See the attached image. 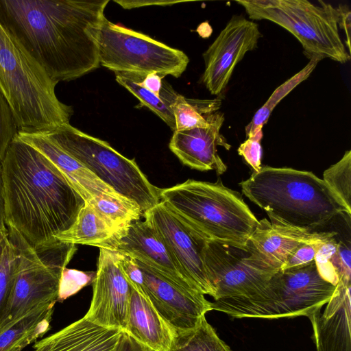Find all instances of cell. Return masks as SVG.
<instances>
[{"instance_id": "obj_1", "label": "cell", "mask_w": 351, "mask_h": 351, "mask_svg": "<svg viewBox=\"0 0 351 351\" xmlns=\"http://www.w3.org/2000/svg\"><path fill=\"white\" fill-rule=\"evenodd\" d=\"M108 0H0V23L55 83L98 68Z\"/></svg>"}, {"instance_id": "obj_2", "label": "cell", "mask_w": 351, "mask_h": 351, "mask_svg": "<svg viewBox=\"0 0 351 351\" xmlns=\"http://www.w3.org/2000/svg\"><path fill=\"white\" fill-rule=\"evenodd\" d=\"M1 165L7 227L36 246L73 224L86 201L41 153L14 137Z\"/></svg>"}, {"instance_id": "obj_3", "label": "cell", "mask_w": 351, "mask_h": 351, "mask_svg": "<svg viewBox=\"0 0 351 351\" xmlns=\"http://www.w3.org/2000/svg\"><path fill=\"white\" fill-rule=\"evenodd\" d=\"M239 184L271 222L315 231L341 213L351 215L324 180L310 171L264 166Z\"/></svg>"}, {"instance_id": "obj_4", "label": "cell", "mask_w": 351, "mask_h": 351, "mask_svg": "<svg viewBox=\"0 0 351 351\" xmlns=\"http://www.w3.org/2000/svg\"><path fill=\"white\" fill-rule=\"evenodd\" d=\"M56 85L0 23V90L19 131L45 132L69 123L73 108L58 99Z\"/></svg>"}, {"instance_id": "obj_5", "label": "cell", "mask_w": 351, "mask_h": 351, "mask_svg": "<svg viewBox=\"0 0 351 351\" xmlns=\"http://www.w3.org/2000/svg\"><path fill=\"white\" fill-rule=\"evenodd\" d=\"M160 201L206 241L245 247L258 220L241 194L215 182L189 179L160 189Z\"/></svg>"}, {"instance_id": "obj_6", "label": "cell", "mask_w": 351, "mask_h": 351, "mask_svg": "<svg viewBox=\"0 0 351 351\" xmlns=\"http://www.w3.org/2000/svg\"><path fill=\"white\" fill-rule=\"evenodd\" d=\"M336 286L322 277L314 261L302 267L279 270L256 294L214 300L210 307L211 311L237 318L308 317L330 300Z\"/></svg>"}, {"instance_id": "obj_7", "label": "cell", "mask_w": 351, "mask_h": 351, "mask_svg": "<svg viewBox=\"0 0 351 351\" xmlns=\"http://www.w3.org/2000/svg\"><path fill=\"white\" fill-rule=\"evenodd\" d=\"M8 238L17 251L12 289L0 327L40 308L56 304L60 280L77 247L54 239L33 246L12 227Z\"/></svg>"}, {"instance_id": "obj_8", "label": "cell", "mask_w": 351, "mask_h": 351, "mask_svg": "<svg viewBox=\"0 0 351 351\" xmlns=\"http://www.w3.org/2000/svg\"><path fill=\"white\" fill-rule=\"evenodd\" d=\"M252 20H268L285 28L300 43L306 57L319 62L330 58L340 63L350 54L340 37L339 11L330 3L307 0L238 1Z\"/></svg>"}, {"instance_id": "obj_9", "label": "cell", "mask_w": 351, "mask_h": 351, "mask_svg": "<svg viewBox=\"0 0 351 351\" xmlns=\"http://www.w3.org/2000/svg\"><path fill=\"white\" fill-rule=\"evenodd\" d=\"M119 195L135 202L143 215L160 202L153 185L134 159L121 154L108 143L88 135L70 123L42 132Z\"/></svg>"}, {"instance_id": "obj_10", "label": "cell", "mask_w": 351, "mask_h": 351, "mask_svg": "<svg viewBox=\"0 0 351 351\" xmlns=\"http://www.w3.org/2000/svg\"><path fill=\"white\" fill-rule=\"evenodd\" d=\"M99 65L116 72L179 77L189 62L181 50L104 19L98 32Z\"/></svg>"}, {"instance_id": "obj_11", "label": "cell", "mask_w": 351, "mask_h": 351, "mask_svg": "<svg viewBox=\"0 0 351 351\" xmlns=\"http://www.w3.org/2000/svg\"><path fill=\"white\" fill-rule=\"evenodd\" d=\"M203 257L214 300L245 298L263 289L278 271L267 267L246 247L206 241Z\"/></svg>"}, {"instance_id": "obj_12", "label": "cell", "mask_w": 351, "mask_h": 351, "mask_svg": "<svg viewBox=\"0 0 351 351\" xmlns=\"http://www.w3.org/2000/svg\"><path fill=\"white\" fill-rule=\"evenodd\" d=\"M143 217L171 250L195 287L202 294L214 298L203 257L206 240L162 201Z\"/></svg>"}, {"instance_id": "obj_13", "label": "cell", "mask_w": 351, "mask_h": 351, "mask_svg": "<svg viewBox=\"0 0 351 351\" xmlns=\"http://www.w3.org/2000/svg\"><path fill=\"white\" fill-rule=\"evenodd\" d=\"M136 261L142 271L143 280L139 286L133 285L176 332L195 328L206 313L211 311L210 302L202 293L185 289Z\"/></svg>"}, {"instance_id": "obj_14", "label": "cell", "mask_w": 351, "mask_h": 351, "mask_svg": "<svg viewBox=\"0 0 351 351\" xmlns=\"http://www.w3.org/2000/svg\"><path fill=\"white\" fill-rule=\"evenodd\" d=\"M261 36L257 23L243 16H232L203 53L202 82L211 95L219 96L224 91L237 64L257 47Z\"/></svg>"}, {"instance_id": "obj_15", "label": "cell", "mask_w": 351, "mask_h": 351, "mask_svg": "<svg viewBox=\"0 0 351 351\" xmlns=\"http://www.w3.org/2000/svg\"><path fill=\"white\" fill-rule=\"evenodd\" d=\"M131 287L121 267L119 253L99 248L93 298L84 317L99 326L124 330Z\"/></svg>"}, {"instance_id": "obj_16", "label": "cell", "mask_w": 351, "mask_h": 351, "mask_svg": "<svg viewBox=\"0 0 351 351\" xmlns=\"http://www.w3.org/2000/svg\"><path fill=\"white\" fill-rule=\"evenodd\" d=\"M105 249L130 256L177 285L189 291L200 292L165 241L146 220L133 223L123 234L111 241Z\"/></svg>"}, {"instance_id": "obj_17", "label": "cell", "mask_w": 351, "mask_h": 351, "mask_svg": "<svg viewBox=\"0 0 351 351\" xmlns=\"http://www.w3.org/2000/svg\"><path fill=\"white\" fill-rule=\"evenodd\" d=\"M337 233L335 230L310 231L264 218L258 221L246 247L267 267L279 271L301 244L327 240Z\"/></svg>"}, {"instance_id": "obj_18", "label": "cell", "mask_w": 351, "mask_h": 351, "mask_svg": "<svg viewBox=\"0 0 351 351\" xmlns=\"http://www.w3.org/2000/svg\"><path fill=\"white\" fill-rule=\"evenodd\" d=\"M224 121L223 114L215 112L207 127L175 130L169 147L182 164L199 171L214 170L223 174L227 166L217 153V147L229 150V145L220 130Z\"/></svg>"}, {"instance_id": "obj_19", "label": "cell", "mask_w": 351, "mask_h": 351, "mask_svg": "<svg viewBox=\"0 0 351 351\" xmlns=\"http://www.w3.org/2000/svg\"><path fill=\"white\" fill-rule=\"evenodd\" d=\"M351 281L339 280L330 300L308 318L317 351H351Z\"/></svg>"}, {"instance_id": "obj_20", "label": "cell", "mask_w": 351, "mask_h": 351, "mask_svg": "<svg viewBox=\"0 0 351 351\" xmlns=\"http://www.w3.org/2000/svg\"><path fill=\"white\" fill-rule=\"evenodd\" d=\"M123 330L99 326L84 316L36 341L34 351H117Z\"/></svg>"}, {"instance_id": "obj_21", "label": "cell", "mask_w": 351, "mask_h": 351, "mask_svg": "<svg viewBox=\"0 0 351 351\" xmlns=\"http://www.w3.org/2000/svg\"><path fill=\"white\" fill-rule=\"evenodd\" d=\"M15 137L36 149L51 161L65 176L86 202L102 194L122 197L100 181L82 163L42 132L19 131Z\"/></svg>"}, {"instance_id": "obj_22", "label": "cell", "mask_w": 351, "mask_h": 351, "mask_svg": "<svg viewBox=\"0 0 351 351\" xmlns=\"http://www.w3.org/2000/svg\"><path fill=\"white\" fill-rule=\"evenodd\" d=\"M131 287L124 331L152 351H168L176 335V331L140 291L132 284Z\"/></svg>"}, {"instance_id": "obj_23", "label": "cell", "mask_w": 351, "mask_h": 351, "mask_svg": "<svg viewBox=\"0 0 351 351\" xmlns=\"http://www.w3.org/2000/svg\"><path fill=\"white\" fill-rule=\"evenodd\" d=\"M55 304L47 306L0 327V351H22L50 328Z\"/></svg>"}, {"instance_id": "obj_24", "label": "cell", "mask_w": 351, "mask_h": 351, "mask_svg": "<svg viewBox=\"0 0 351 351\" xmlns=\"http://www.w3.org/2000/svg\"><path fill=\"white\" fill-rule=\"evenodd\" d=\"M53 238L74 245H87L106 248L117 234L105 220L86 202L73 224Z\"/></svg>"}, {"instance_id": "obj_25", "label": "cell", "mask_w": 351, "mask_h": 351, "mask_svg": "<svg viewBox=\"0 0 351 351\" xmlns=\"http://www.w3.org/2000/svg\"><path fill=\"white\" fill-rule=\"evenodd\" d=\"M116 81L135 96L142 106L158 116L172 130H176V121L171 106L179 94L166 81L162 82L160 95L141 86L138 80L142 75L116 72Z\"/></svg>"}, {"instance_id": "obj_26", "label": "cell", "mask_w": 351, "mask_h": 351, "mask_svg": "<svg viewBox=\"0 0 351 351\" xmlns=\"http://www.w3.org/2000/svg\"><path fill=\"white\" fill-rule=\"evenodd\" d=\"M86 202L112 228L117 238L123 234L133 223L143 216L135 202L123 197L102 194L93 197Z\"/></svg>"}, {"instance_id": "obj_27", "label": "cell", "mask_w": 351, "mask_h": 351, "mask_svg": "<svg viewBox=\"0 0 351 351\" xmlns=\"http://www.w3.org/2000/svg\"><path fill=\"white\" fill-rule=\"evenodd\" d=\"M221 104V101L219 98L188 99L179 94L171 106L176 130L208 126L213 114L219 111Z\"/></svg>"}, {"instance_id": "obj_28", "label": "cell", "mask_w": 351, "mask_h": 351, "mask_svg": "<svg viewBox=\"0 0 351 351\" xmlns=\"http://www.w3.org/2000/svg\"><path fill=\"white\" fill-rule=\"evenodd\" d=\"M168 351H232L204 317L194 328L176 332Z\"/></svg>"}, {"instance_id": "obj_29", "label": "cell", "mask_w": 351, "mask_h": 351, "mask_svg": "<svg viewBox=\"0 0 351 351\" xmlns=\"http://www.w3.org/2000/svg\"><path fill=\"white\" fill-rule=\"evenodd\" d=\"M317 61L310 60L308 64L296 75L278 86L267 102L256 111L251 122L245 127L246 136H254L261 132L276 106L300 82L306 80L315 69Z\"/></svg>"}, {"instance_id": "obj_30", "label": "cell", "mask_w": 351, "mask_h": 351, "mask_svg": "<svg viewBox=\"0 0 351 351\" xmlns=\"http://www.w3.org/2000/svg\"><path fill=\"white\" fill-rule=\"evenodd\" d=\"M324 182L351 213V151L323 173Z\"/></svg>"}, {"instance_id": "obj_31", "label": "cell", "mask_w": 351, "mask_h": 351, "mask_svg": "<svg viewBox=\"0 0 351 351\" xmlns=\"http://www.w3.org/2000/svg\"><path fill=\"white\" fill-rule=\"evenodd\" d=\"M17 258L16 249L8 236L0 251V323L12 289Z\"/></svg>"}, {"instance_id": "obj_32", "label": "cell", "mask_w": 351, "mask_h": 351, "mask_svg": "<svg viewBox=\"0 0 351 351\" xmlns=\"http://www.w3.org/2000/svg\"><path fill=\"white\" fill-rule=\"evenodd\" d=\"M96 272L82 271L65 267L61 274L58 302H62L84 287L93 283Z\"/></svg>"}, {"instance_id": "obj_33", "label": "cell", "mask_w": 351, "mask_h": 351, "mask_svg": "<svg viewBox=\"0 0 351 351\" xmlns=\"http://www.w3.org/2000/svg\"><path fill=\"white\" fill-rule=\"evenodd\" d=\"M18 132L10 107L0 90V162Z\"/></svg>"}, {"instance_id": "obj_34", "label": "cell", "mask_w": 351, "mask_h": 351, "mask_svg": "<svg viewBox=\"0 0 351 351\" xmlns=\"http://www.w3.org/2000/svg\"><path fill=\"white\" fill-rule=\"evenodd\" d=\"M337 234L324 242L315 256V263L319 273L323 278L334 285H337L339 279L330 267V258L338 247Z\"/></svg>"}, {"instance_id": "obj_35", "label": "cell", "mask_w": 351, "mask_h": 351, "mask_svg": "<svg viewBox=\"0 0 351 351\" xmlns=\"http://www.w3.org/2000/svg\"><path fill=\"white\" fill-rule=\"evenodd\" d=\"M350 245V239H338L337 249L330 258V267L339 280L351 281Z\"/></svg>"}, {"instance_id": "obj_36", "label": "cell", "mask_w": 351, "mask_h": 351, "mask_svg": "<svg viewBox=\"0 0 351 351\" xmlns=\"http://www.w3.org/2000/svg\"><path fill=\"white\" fill-rule=\"evenodd\" d=\"M327 240L301 244L287 258L280 270L302 267L314 261L318 250Z\"/></svg>"}, {"instance_id": "obj_37", "label": "cell", "mask_w": 351, "mask_h": 351, "mask_svg": "<svg viewBox=\"0 0 351 351\" xmlns=\"http://www.w3.org/2000/svg\"><path fill=\"white\" fill-rule=\"evenodd\" d=\"M262 138L263 131L247 137L238 148L239 154L252 167L254 171H258L261 168L262 148L261 141Z\"/></svg>"}, {"instance_id": "obj_38", "label": "cell", "mask_w": 351, "mask_h": 351, "mask_svg": "<svg viewBox=\"0 0 351 351\" xmlns=\"http://www.w3.org/2000/svg\"><path fill=\"white\" fill-rule=\"evenodd\" d=\"M339 11V28L344 31L346 36V47L350 54V31H351V12L345 5H339L337 7Z\"/></svg>"}, {"instance_id": "obj_39", "label": "cell", "mask_w": 351, "mask_h": 351, "mask_svg": "<svg viewBox=\"0 0 351 351\" xmlns=\"http://www.w3.org/2000/svg\"><path fill=\"white\" fill-rule=\"evenodd\" d=\"M163 77L158 73H152L146 75H141L138 80V84L141 86L160 96Z\"/></svg>"}, {"instance_id": "obj_40", "label": "cell", "mask_w": 351, "mask_h": 351, "mask_svg": "<svg viewBox=\"0 0 351 351\" xmlns=\"http://www.w3.org/2000/svg\"><path fill=\"white\" fill-rule=\"evenodd\" d=\"M117 351H152L128 332L123 330Z\"/></svg>"}, {"instance_id": "obj_41", "label": "cell", "mask_w": 351, "mask_h": 351, "mask_svg": "<svg viewBox=\"0 0 351 351\" xmlns=\"http://www.w3.org/2000/svg\"><path fill=\"white\" fill-rule=\"evenodd\" d=\"M115 3L119 4L125 9H131L134 8L148 6V5H171L178 1H114Z\"/></svg>"}, {"instance_id": "obj_42", "label": "cell", "mask_w": 351, "mask_h": 351, "mask_svg": "<svg viewBox=\"0 0 351 351\" xmlns=\"http://www.w3.org/2000/svg\"><path fill=\"white\" fill-rule=\"evenodd\" d=\"M0 230L3 234H8L5 218V199L1 162H0Z\"/></svg>"}, {"instance_id": "obj_43", "label": "cell", "mask_w": 351, "mask_h": 351, "mask_svg": "<svg viewBox=\"0 0 351 351\" xmlns=\"http://www.w3.org/2000/svg\"><path fill=\"white\" fill-rule=\"evenodd\" d=\"M8 234L5 235L0 230V251L1 250V247L3 246V244L5 241V240L8 238Z\"/></svg>"}]
</instances>
